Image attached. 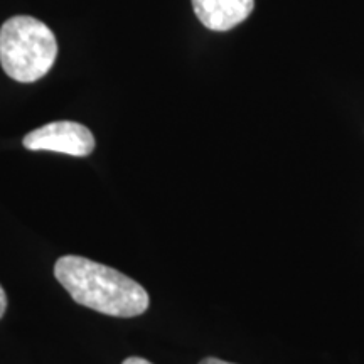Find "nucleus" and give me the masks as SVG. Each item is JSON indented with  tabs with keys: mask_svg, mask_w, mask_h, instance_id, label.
<instances>
[{
	"mask_svg": "<svg viewBox=\"0 0 364 364\" xmlns=\"http://www.w3.org/2000/svg\"><path fill=\"white\" fill-rule=\"evenodd\" d=\"M7 306H9V300H7V294L6 290L2 289V285H0V318L4 317V314L7 311Z\"/></svg>",
	"mask_w": 364,
	"mask_h": 364,
	"instance_id": "39448f33",
	"label": "nucleus"
},
{
	"mask_svg": "<svg viewBox=\"0 0 364 364\" xmlns=\"http://www.w3.org/2000/svg\"><path fill=\"white\" fill-rule=\"evenodd\" d=\"M199 364H233V363L223 361V359H218V358H204Z\"/></svg>",
	"mask_w": 364,
	"mask_h": 364,
	"instance_id": "0eeeda50",
	"label": "nucleus"
},
{
	"mask_svg": "<svg viewBox=\"0 0 364 364\" xmlns=\"http://www.w3.org/2000/svg\"><path fill=\"white\" fill-rule=\"evenodd\" d=\"M27 150L68 154L75 157H86L95 150V136L90 129L78 122H53L27 134L22 140Z\"/></svg>",
	"mask_w": 364,
	"mask_h": 364,
	"instance_id": "7ed1b4c3",
	"label": "nucleus"
},
{
	"mask_svg": "<svg viewBox=\"0 0 364 364\" xmlns=\"http://www.w3.org/2000/svg\"><path fill=\"white\" fill-rule=\"evenodd\" d=\"M198 19L204 27L225 33L248 19L255 0H191Z\"/></svg>",
	"mask_w": 364,
	"mask_h": 364,
	"instance_id": "20e7f679",
	"label": "nucleus"
},
{
	"mask_svg": "<svg viewBox=\"0 0 364 364\" xmlns=\"http://www.w3.org/2000/svg\"><path fill=\"white\" fill-rule=\"evenodd\" d=\"M56 56V36L36 17L16 16L0 27V65L9 78L34 83L48 75Z\"/></svg>",
	"mask_w": 364,
	"mask_h": 364,
	"instance_id": "f03ea898",
	"label": "nucleus"
},
{
	"mask_svg": "<svg viewBox=\"0 0 364 364\" xmlns=\"http://www.w3.org/2000/svg\"><path fill=\"white\" fill-rule=\"evenodd\" d=\"M54 277L80 306L105 316L136 317L149 309L147 290L125 273L78 255L54 263Z\"/></svg>",
	"mask_w": 364,
	"mask_h": 364,
	"instance_id": "f257e3e1",
	"label": "nucleus"
},
{
	"mask_svg": "<svg viewBox=\"0 0 364 364\" xmlns=\"http://www.w3.org/2000/svg\"><path fill=\"white\" fill-rule=\"evenodd\" d=\"M122 364H152L150 361H147V359L144 358H139V356H132V358H127L124 363Z\"/></svg>",
	"mask_w": 364,
	"mask_h": 364,
	"instance_id": "423d86ee",
	"label": "nucleus"
}]
</instances>
